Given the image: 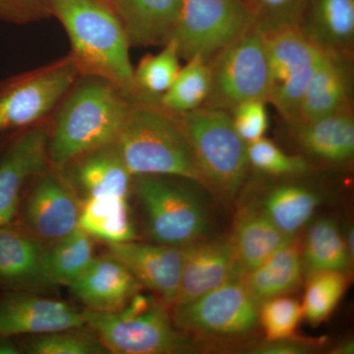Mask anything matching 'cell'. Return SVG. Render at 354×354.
Segmentation results:
<instances>
[{"label":"cell","instance_id":"obj_1","mask_svg":"<svg viewBox=\"0 0 354 354\" xmlns=\"http://www.w3.org/2000/svg\"><path fill=\"white\" fill-rule=\"evenodd\" d=\"M50 9L68 35L81 75L108 81L128 99L139 100L127 32L108 2L50 0Z\"/></svg>","mask_w":354,"mask_h":354},{"label":"cell","instance_id":"obj_2","mask_svg":"<svg viewBox=\"0 0 354 354\" xmlns=\"http://www.w3.org/2000/svg\"><path fill=\"white\" fill-rule=\"evenodd\" d=\"M131 104L115 86L97 77L85 76L75 83L50 128V167L62 169L91 151L113 144Z\"/></svg>","mask_w":354,"mask_h":354},{"label":"cell","instance_id":"obj_3","mask_svg":"<svg viewBox=\"0 0 354 354\" xmlns=\"http://www.w3.org/2000/svg\"><path fill=\"white\" fill-rule=\"evenodd\" d=\"M113 146L134 177H178L203 185L178 115L162 106L132 102Z\"/></svg>","mask_w":354,"mask_h":354},{"label":"cell","instance_id":"obj_4","mask_svg":"<svg viewBox=\"0 0 354 354\" xmlns=\"http://www.w3.org/2000/svg\"><path fill=\"white\" fill-rule=\"evenodd\" d=\"M189 143L203 186L232 199L245 181L247 144L225 109L204 106L177 114Z\"/></svg>","mask_w":354,"mask_h":354},{"label":"cell","instance_id":"obj_5","mask_svg":"<svg viewBox=\"0 0 354 354\" xmlns=\"http://www.w3.org/2000/svg\"><path fill=\"white\" fill-rule=\"evenodd\" d=\"M86 325L104 348L116 354L183 353L188 341L174 325L167 305L137 293L118 313L84 311Z\"/></svg>","mask_w":354,"mask_h":354},{"label":"cell","instance_id":"obj_6","mask_svg":"<svg viewBox=\"0 0 354 354\" xmlns=\"http://www.w3.org/2000/svg\"><path fill=\"white\" fill-rule=\"evenodd\" d=\"M147 232L155 243L174 247L188 245L204 239L209 227L208 212L192 188L171 176H136L133 184Z\"/></svg>","mask_w":354,"mask_h":354},{"label":"cell","instance_id":"obj_7","mask_svg":"<svg viewBox=\"0 0 354 354\" xmlns=\"http://www.w3.org/2000/svg\"><path fill=\"white\" fill-rule=\"evenodd\" d=\"M81 75L71 55L0 83V136L41 123Z\"/></svg>","mask_w":354,"mask_h":354},{"label":"cell","instance_id":"obj_8","mask_svg":"<svg viewBox=\"0 0 354 354\" xmlns=\"http://www.w3.org/2000/svg\"><path fill=\"white\" fill-rule=\"evenodd\" d=\"M211 88L205 106L232 111L269 94V68L262 28L256 22L209 62Z\"/></svg>","mask_w":354,"mask_h":354},{"label":"cell","instance_id":"obj_9","mask_svg":"<svg viewBox=\"0 0 354 354\" xmlns=\"http://www.w3.org/2000/svg\"><path fill=\"white\" fill-rule=\"evenodd\" d=\"M262 30L269 68L267 102L293 125L320 46L299 24Z\"/></svg>","mask_w":354,"mask_h":354},{"label":"cell","instance_id":"obj_10","mask_svg":"<svg viewBox=\"0 0 354 354\" xmlns=\"http://www.w3.org/2000/svg\"><path fill=\"white\" fill-rule=\"evenodd\" d=\"M255 23L253 11L242 0H181L171 39L180 57L209 62Z\"/></svg>","mask_w":354,"mask_h":354},{"label":"cell","instance_id":"obj_11","mask_svg":"<svg viewBox=\"0 0 354 354\" xmlns=\"http://www.w3.org/2000/svg\"><path fill=\"white\" fill-rule=\"evenodd\" d=\"M260 305L239 278L187 304L172 306L171 318L177 329L184 332L207 337H241L259 325Z\"/></svg>","mask_w":354,"mask_h":354},{"label":"cell","instance_id":"obj_12","mask_svg":"<svg viewBox=\"0 0 354 354\" xmlns=\"http://www.w3.org/2000/svg\"><path fill=\"white\" fill-rule=\"evenodd\" d=\"M18 206L16 223L43 246L79 227L83 200L60 169L50 167L30 181Z\"/></svg>","mask_w":354,"mask_h":354},{"label":"cell","instance_id":"obj_13","mask_svg":"<svg viewBox=\"0 0 354 354\" xmlns=\"http://www.w3.org/2000/svg\"><path fill=\"white\" fill-rule=\"evenodd\" d=\"M50 131L41 122L9 137L0 156V227L15 220L26 185L50 169Z\"/></svg>","mask_w":354,"mask_h":354},{"label":"cell","instance_id":"obj_14","mask_svg":"<svg viewBox=\"0 0 354 354\" xmlns=\"http://www.w3.org/2000/svg\"><path fill=\"white\" fill-rule=\"evenodd\" d=\"M180 249V283L172 306L187 304L243 276L230 239H202Z\"/></svg>","mask_w":354,"mask_h":354},{"label":"cell","instance_id":"obj_15","mask_svg":"<svg viewBox=\"0 0 354 354\" xmlns=\"http://www.w3.org/2000/svg\"><path fill=\"white\" fill-rule=\"evenodd\" d=\"M84 312L59 300L9 295L0 300V339L84 328Z\"/></svg>","mask_w":354,"mask_h":354},{"label":"cell","instance_id":"obj_16","mask_svg":"<svg viewBox=\"0 0 354 354\" xmlns=\"http://www.w3.org/2000/svg\"><path fill=\"white\" fill-rule=\"evenodd\" d=\"M109 254L120 260L145 288L153 291L167 306H172L181 274V249L136 241L109 244Z\"/></svg>","mask_w":354,"mask_h":354},{"label":"cell","instance_id":"obj_17","mask_svg":"<svg viewBox=\"0 0 354 354\" xmlns=\"http://www.w3.org/2000/svg\"><path fill=\"white\" fill-rule=\"evenodd\" d=\"M69 288L88 311L111 314L124 308L143 286L120 260L109 254L95 257Z\"/></svg>","mask_w":354,"mask_h":354},{"label":"cell","instance_id":"obj_18","mask_svg":"<svg viewBox=\"0 0 354 354\" xmlns=\"http://www.w3.org/2000/svg\"><path fill=\"white\" fill-rule=\"evenodd\" d=\"M72 187L81 199L87 198H129L134 176L128 171L113 143L81 156L65 165Z\"/></svg>","mask_w":354,"mask_h":354},{"label":"cell","instance_id":"obj_19","mask_svg":"<svg viewBox=\"0 0 354 354\" xmlns=\"http://www.w3.org/2000/svg\"><path fill=\"white\" fill-rule=\"evenodd\" d=\"M130 46L165 44L176 28L181 0H109Z\"/></svg>","mask_w":354,"mask_h":354},{"label":"cell","instance_id":"obj_20","mask_svg":"<svg viewBox=\"0 0 354 354\" xmlns=\"http://www.w3.org/2000/svg\"><path fill=\"white\" fill-rule=\"evenodd\" d=\"M295 239L281 232L259 205L251 204L236 216L230 241L239 267L245 274Z\"/></svg>","mask_w":354,"mask_h":354},{"label":"cell","instance_id":"obj_21","mask_svg":"<svg viewBox=\"0 0 354 354\" xmlns=\"http://www.w3.org/2000/svg\"><path fill=\"white\" fill-rule=\"evenodd\" d=\"M348 86L337 55L320 48L293 127L346 109Z\"/></svg>","mask_w":354,"mask_h":354},{"label":"cell","instance_id":"obj_22","mask_svg":"<svg viewBox=\"0 0 354 354\" xmlns=\"http://www.w3.org/2000/svg\"><path fill=\"white\" fill-rule=\"evenodd\" d=\"M305 152L330 162H344L354 153V120L348 109L295 125Z\"/></svg>","mask_w":354,"mask_h":354},{"label":"cell","instance_id":"obj_23","mask_svg":"<svg viewBox=\"0 0 354 354\" xmlns=\"http://www.w3.org/2000/svg\"><path fill=\"white\" fill-rule=\"evenodd\" d=\"M304 274L302 248L295 237L241 279L261 304L270 298L286 295L297 290Z\"/></svg>","mask_w":354,"mask_h":354},{"label":"cell","instance_id":"obj_24","mask_svg":"<svg viewBox=\"0 0 354 354\" xmlns=\"http://www.w3.org/2000/svg\"><path fill=\"white\" fill-rule=\"evenodd\" d=\"M43 245L16 221L0 227V286L19 288L39 279Z\"/></svg>","mask_w":354,"mask_h":354},{"label":"cell","instance_id":"obj_25","mask_svg":"<svg viewBox=\"0 0 354 354\" xmlns=\"http://www.w3.org/2000/svg\"><path fill=\"white\" fill-rule=\"evenodd\" d=\"M94 258L93 239L79 227L64 239L43 246L39 276L48 283L69 286Z\"/></svg>","mask_w":354,"mask_h":354},{"label":"cell","instance_id":"obj_26","mask_svg":"<svg viewBox=\"0 0 354 354\" xmlns=\"http://www.w3.org/2000/svg\"><path fill=\"white\" fill-rule=\"evenodd\" d=\"M79 227L92 239L108 244L123 243L137 239L128 198L84 199Z\"/></svg>","mask_w":354,"mask_h":354},{"label":"cell","instance_id":"obj_27","mask_svg":"<svg viewBox=\"0 0 354 354\" xmlns=\"http://www.w3.org/2000/svg\"><path fill=\"white\" fill-rule=\"evenodd\" d=\"M320 203V195L312 188L288 183L272 188L258 205L281 232L297 237Z\"/></svg>","mask_w":354,"mask_h":354},{"label":"cell","instance_id":"obj_28","mask_svg":"<svg viewBox=\"0 0 354 354\" xmlns=\"http://www.w3.org/2000/svg\"><path fill=\"white\" fill-rule=\"evenodd\" d=\"M305 32L320 48L335 55L348 50L354 37V0H315Z\"/></svg>","mask_w":354,"mask_h":354},{"label":"cell","instance_id":"obj_29","mask_svg":"<svg viewBox=\"0 0 354 354\" xmlns=\"http://www.w3.org/2000/svg\"><path fill=\"white\" fill-rule=\"evenodd\" d=\"M302 260L306 274L319 271L348 272L351 260L337 221L323 218L309 227Z\"/></svg>","mask_w":354,"mask_h":354},{"label":"cell","instance_id":"obj_30","mask_svg":"<svg viewBox=\"0 0 354 354\" xmlns=\"http://www.w3.org/2000/svg\"><path fill=\"white\" fill-rule=\"evenodd\" d=\"M179 70L171 88L160 97V104L176 114L201 108L211 88V67L204 58L193 57Z\"/></svg>","mask_w":354,"mask_h":354},{"label":"cell","instance_id":"obj_31","mask_svg":"<svg viewBox=\"0 0 354 354\" xmlns=\"http://www.w3.org/2000/svg\"><path fill=\"white\" fill-rule=\"evenodd\" d=\"M302 315L310 325L318 326L330 318L348 290L346 272L319 271L307 274Z\"/></svg>","mask_w":354,"mask_h":354},{"label":"cell","instance_id":"obj_32","mask_svg":"<svg viewBox=\"0 0 354 354\" xmlns=\"http://www.w3.org/2000/svg\"><path fill=\"white\" fill-rule=\"evenodd\" d=\"M178 46L174 39L157 55L142 58L134 69V81L139 95L162 97L171 88L180 70Z\"/></svg>","mask_w":354,"mask_h":354},{"label":"cell","instance_id":"obj_33","mask_svg":"<svg viewBox=\"0 0 354 354\" xmlns=\"http://www.w3.org/2000/svg\"><path fill=\"white\" fill-rule=\"evenodd\" d=\"M302 319L301 304L295 298L281 295L270 298L260 305L259 324L268 341L295 337Z\"/></svg>","mask_w":354,"mask_h":354},{"label":"cell","instance_id":"obj_34","mask_svg":"<svg viewBox=\"0 0 354 354\" xmlns=\"http://www.w3.org/2000/svg\"><path fill=\"white\" fill-rule=\"evenodd\" d=\"M78 329L41 335L28 344V353L34 354H95L106 353L97 335Z\"/></svg>","mask_w":354,"mask_h":354},{"label":"cell","instance_id":"obj_35","mask_svg":"<svg viewBox=\"0 0 354 354\" xmlns=\"http://www.w3.org/2000/svg\"><path fill=\"white\" fill-rule=\"evenodd\" d=\"M247 157L249 165L272 176H297L309 167L304 158L288 155L265 137L247 144Z\"/></svg>","mask_w":354,"mask_h":354},{"label":"cell","instance_id":"obj_36","mask_svg":"<svg viewBox=\"0 0 354 354\" xmlns=\"http://www.w3.org/2000/svg\"><path fill=\"white\" fill-rule=\"evenodd\" d=\"M232 111V120L235 131L246 144L264 138L269 127L265 101L252 100L244 102L235 106Z\"/></svg>","mask_w":354,"mask_h":354},{"label":"cell","instance_id":"obj_37","mask_svg":"<svg viewBox=\"0 0 354 354\" xmlns=\"http://www.w3.org/2000/svg\"><path fill=\"white\" fill-rule=\"evenodd\" d=\"M256 22L262 28L299 24L301 0H254Z\"/></svg>","mask_w":354,"mask_h":354},{"label":"cell","instance_id":"obj_38","mask_svg":"<svg viewBox=\"0 0 354 354\" xmlns=\"http://www.w3.org/2000/svg\"><path fill=\"white\" fill-rule=\"evenodd\" d=\"M50 0H0V21L25 25L50 17Z\"/></svg>","mask_w":354,"mask_h":354},{"label":"cell","instance_id":"obj_39","mask_svg":"<svg viewBox=\"0 0 354 354\" xmlns=\"http://www.w3.org/2000/svg\"><path fill=\"white\" fill-rule=\"evenodd\" d=\"M313 346L304 341H297L295 337L277 341H268L259 346H254L249 353L254 354H305L311 353Z\"/></svg>","mask_w":354,"mask_h":354},{"label":"cell","instance_id":"obj_40","mask_svg":"<svg viewBox=\"0 0 354 354\" xmlns=\"http://www.w3.org/2000/svg\"><path fill=\"white\" fill-rule=\"evenodd\" d=\"M344 239L349 258H351V262H353L354 258V230L353 227L348 228L346 236H344Z\"/></svg>","mask_w":354,"mask_h":354},{"label":"cell","instance_id":"obj_41","mask_svg":"<svg viewBox=\"0 0 354 354\" xmlns=\"http://www.w3.org/2000/svg\"><path fill=\"white\" fill-rule=\"evenodd\" d=\"M353 342H344L342 346H339V348L337 349V351H335V353H341V354H349V353H353Z\"/></svg>","mask_w":354,"mask_h":354},{"label":"cell","instance_id":"obj_42","mask_svg":"<svg viewBox=\"0 0 354 354\" xmlns=\"http://www.w3.org/2000/svg\"><path fill=\"white\" fill-rule=\"evenodd\" d=\"M8 138L0 140V156H1L2 152H3L4 148H6V145L7 141H8Z\"/></svg>","mask_w":354,"mask_h":354},{"label":"cell","instance_id":"obj_43","mask_svg":"<svg viewBox=\"0 0 354 354\" xmlns=\"http://www.w3.org/2000/svg\"><path fill=\"white\" fill-rule=\"evenodd\" d=\"M104 1L109 2V0H104Z\"/></svg>","mask_w":354,"mask_h":354}]
</instances>
